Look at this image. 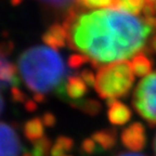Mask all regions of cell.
I'll list each match as a JSON object with an SVG mask.
<instances>
[{"label": "cell", "mask_w": 156, "mask_h": 156, "mask_svg": "<svg viewBox=\"0 0 156 156\" xmlns=\"http://www.w3.org/2000/svg\"><path fill=\"white\" fill-rule=\"evenodd\" d=\"M68 34L66 29L64 28L63 24H52L49 27L48 30L42 35V41L50 48L58 50V49L64 48L67 42Z\"/></svg>", "instance_id": "7"}, {"label": "cell", "mask_w": 156, "mask_h": 156, "mask_svg": "<svg viewBox=\"0 0 156 156\" xmlns=\"http://www.w3.org/2000/svg\"><path fill=\"white\" fill-rule=\"evenodd\" d=\"M25 104V110L29 113H34L37 110V103L34 100H27Z\"/></svg>", "instance_id": "26"}, {"label": "cell", "mask_w": 156, "mask_h": 156, "mask_svg": "<svg viewBox=\"0 0 156 156\" xmlns=\"http://www.w3.org/2000/svg\"><path fill=\"white\" fill-rule=\"evenodd\" d=\"M33 100H34L36 103H42L44 100H46V97H44V93H34Z\"/></svg>", "instance_id": "27"}, {"label": "cell", "mask_w": 156, "mask_h": 156, "mask_svg": "<svg viewBox=\"0 0 156 156\" xmlns=\"http://www.w3.org/2000/svg\"><path fill=\"white\" fill-rule=\"evenodd\" d=\"M88 86L78 75H69L65 81V91L72 101H79L88 92Z\"/></svg>", "instance_id": "10"}, {"label": "cell", "mask_w": 156, "mask_h": 156, "mask_svg": "<svg viewBox=\"0 0 156 156\" xmlns=\"http://www.w3.org/2000/svg\"><path fill=\"white\" fill-rule=\"evenodd\" d=\"M65 156H72V155H65Z\"/></svg>", "instance_id": "33"}, {"label": "cell", "mask_w": 156, "mask_h": 156, "mask_svg": "<svg viewBox=\"0 0 156 156\" xmlns=\"http://www.w3.org/2000/svg\"><path fill=\"white\" fill-rule=\"evenodd\" d=\"M153 149H154V153L156 155V134H155V138H154V141H153Z\"/></svg>", "instance_id": "31"}, {"label": "cell", "mask_w": 156, "mask_h": 156, "mask_svg": "<svg viewBox=\"0 0 156 156\" xmlns=\"http://www.w3.org/2000/svg\"><path fill=\"white\" fill-rule=\"evenodd\" d=\"M134 83V73L128 61L115 62L99 68L94 89L102 99L126 97Z\"/></svg>", "instance_id": "3"}, {"label": "cell", "mask_w": 156, "mask_h": 156, "mask_svg": "<svg viewBox=\"0 0 156 156\" xmlns=\"http://www.w3.org/2000/svg\"><path fill=\"white\" fill-rule=\"evenodd\" d=\"M80 77L83 78V80L86 83V85L89 87H93L95 86V80H97V76L91 72L90 69H83L80 74Z\"/></svg>", "instance_id": "22"}, {"label": "cell", "mask_w": 156, "mask_h": 156, "mask_svg": "<svg viewBox=\"0 0 156 156\" xmlns=\"http://www.w3.org/2000/svg\"><path fill=\"white\" fill-rule=\"evenodd\" d=\"M132 104L142 118L151 126H156V72L144 77L138 83Z\"/></svg>", "instance_id": "4"}, {"label": "cell", "mask_w": 156, "mask_h": 156, "mask_svg": "<svg viewBox=\"0 0 156 156\" xmlns=\"http://www.w3.org/2000/svg\"><path fill=\"white\" fill-rule=\"evenodd\" d=\"M24 134L26 139L32 142H36L44 136V125L41 118L34 117L27 120L24 125Z\"/></svg>", "instance_id": "13"}, {"label": "cell", "mask_w": 156, "mask_h": 156, "mask_svg": "<svg viewBox=\"0 0 156 156\" xmlns=\"http://www.w3.org/2000/svg\"><path fill=\"white\" fill-rule=\"evenodd\" d=\"M88 62H90L89 58L81 53H76V54H72L69 58H68V66L71 69H78V68H80L83 64L88 63Z\"/></svg>", "instance_id": "19"}, {"label": "cell", "mask_w": 156, "mask_h": 156, "mask_svg": "<svg viewBox=\"0 0 156 156\" xmlns=\"http://www.w3.org/2000/svg\"><path fill=\"white\" fill-rule=\"evenodd\" d=\"M63 26L69 47L88 56L93 67L133 58L153 32L142 19L116 9L78 14L71 8Z\"/></svg>", "instance_id": "1"}, {"label": "cell", "mask_w": 156, "mask_h": 156, "mask_svg": "<svg viewBox=\"0 0 156 156\" xmlns=\"http://www.w3.org/2000/svg\"><path fill=\"white\" fill-rule=\"evenodd\" d=\"M131 116L132 114L129 107L119 101L116 100L108 106L107 117L112 125H115V126L126 125L130 120Z\"/></svg>", "instance_id": "8"}, {"label": "cell", "mask_w": 156, "mask_h": 156, "mask_svg": "<svg viewBox=\"0 0 156 156\" xmlns=\"http://www.w3.org/2000/svg\"><path fill=\"white\" fill-rule=\"evenodd\" d=\"M116 156H145V155L136 153V152H122V153L117 154Z\"/></svg>", "instance_id": "28"}, {"label": "cell", "mask_w": 156, "mask_h": 156, "mask_svg": "<svg viewBox=\"0 0 156 156\" xmlns=\"http://www.w3.org/2000/svg\"><path fill=\"white\" fill-rule=\"evenodd\" d=\"M76 3L87 9H119V0H76Z\"/></svg>", "instance_id": "15"}, {"label": "cell", "mask_w": 156, "mask_h": 156, "mask_svg": "<svg viewBox=\"0 0 156 156\" xmlns=\"http://www.w3.org/2000/svg\"><path fill=\"white\" fill-rule=\"evenodd\" d=\"M122 143L125 147L132 152H139L146 144V133L144 126L139 122H132L129 127L122 130L120 134Z\"/></svg>", "instance_id": "6"}, {"label": "cell", "mask_w": 156, "mask_h": 156, "mask_svg": "<svg viewBox=\"0 0 156 156\" xmlns=\"http://www.w3.org/2000/svg\"><path fill=\"white\" fill-rule=\"evenodd\" d=\"M23 1H24V0H10V2H11V5H12L13 7H17V5H21Z\"/></svg>", "instance_id": "29"}, {"label": "cell", "mask_w": 156, "mask_h": 156, "mask_svg": "<svg viewBox=\"0 0 156 156\" xmlns=\"http://www.w3.org/2000/svg\"><path fill=\"white\" fill-rule=\"evenodd\" d=\"M99 145L101 152L112 150L117 142V132L115 129H102L95 131L91 136Z\"/></svg>", "instance_id": "12"}, {"label": "cell", "mask_w": 156, "mask_h": 156, "mask_svg": "<svg viewBox=\"0 0 156 156\" xmlns=\"http://www.w3.org/2000/svg\"><path fill=\"white\" fill-rule=\"evenodd\" d=\"M71 106L75 107L77 110L81 111L85 114L95 116L101 112V104L98 101L92 99H87V100H79V101H69Z\"/></svg>", "instance_id": "14"}, {"label": "cell", "mask_w": 156, "mask_h": 156, "mask_svg": "<svg viewBox=\"0 0 156 156\" xmlns=\"http://www.w3.org/2000/svg\"><path fill=\"white\" fill-rule=\"evenodd\" d=\"M22 143L13 127L0 122V156H20Z\"/></svg>", "instance_id": "5"}, {"label": "cell", "mask_w": 156, "mask_h": 156, "mask_svg": "<svg viewBox=\"0 0 156 156\" xmlns=\"http://www.w3.org/2000/svg\"><path fill=\"white\" fill-rule=\"evenodd\" d=\"M144 50L145 51H147L149 53H156V34H154L153 36H152V38L150 39L149 41V46H147V48H144Z\"/></svg>", "instance_id": "25"}, {"label": "cell", "mask_w": 156, "mask_h": 156, "mask_svg": "<svg viewBox=\"0 0 156 156\" xmlns=\"http://www.w3.org/2000/svg\"><path fill=\"white\" fill-rule=\"evenodd\" d=\"M130 64L134 75L138 77H146L152 73V69H153V62L145 52H140L136 54L131 58Z\"/></svg>", "instance_id": "11"}, {"label": "cell", "mask_w": 156, "mask_h": 156, "mask_svg": "<svg viewBox=\"0 0 156 156\" xmlns=\"http://www.w3.org/2000/svg\"><path fill=\"white\" fill-rule=\"evenodd\" d=\"M52 149V143L50 141L48 136H44L41 139H39L38 141L34 142L32 150V155L33 156H47L48 153L51 151Z\"/></svg>", "instance_id": "18"}, {"label": "cell", "mask_w": 156, "mask_h": 156, "mask_svg": "<svg viewBox=\"0 0 156 156\" xmlns=\"http://www.w3.org/2000/svg\"><path fill=\"white\" fill-rule=\"evenodd\" d=\"M81 151L87 155H92L94 153H98L99 151V145L95 143V141L92 138H86L83 142H81Z\"/></svg>", "instance_id": "20"}, {"label": "cell", "mask_w": 156, "mask_h": 156, "mask_svg": "<svg viewBox=\"0 0 156 156\" xmlns=\"http://www.w3.org/2000/svg\"><path fill=\"white\" fill-rule=\"evenodd\" d=\"M11 98L16 103H25L26 102V94L23 92L19 87L11 88Z\"/></svg>", "instance_id": "23"}, {"label": "cell", "mask_w": 156, "mask_h": 156, "mask_svg": "<svg viewBox=\"0 0 156 156\" xmlns=\"http://www.w3.org/2000/svg\"><path fill=\"white\" fill-rule=\"evenodd\" d=\"M20 79L17 77V68L14 64L7 61L5 56L0 58V87L5 88L8 86L19 87Z\"/></svg>", "instance_id": "9"}, {"label": "cell", "mask_w": 156, "mask_h": 156, "mask_svg": "<svg viewBox=\"0 0 156 156\" xmlns=\"http://www.w3.org/2000/svg\"><path fill=\"white\" fill-rule=\"evenodd\" d=\"M23 156H33V155H32V153H25Z\"/></svg>", "instance_id": "32"}, {"label": "cell", "mask_w": 156, "mask_h": 156, "mask_svg": "<svg viewBox=\"0 0 156 156\" xmlns=\"http://www.w3.org/2000/svg\"><path fill=\"white\" fill-rule=\"evenodd\" d=\"M38 1H41V2L46 3V5H50V7L58 8V9H61V8H68L73 5V3L75 2L76 0H38Z\"/></svg>", "instance_id": "21"}, {"label": "cell", "mask_w": 156, "mask_h": 156, "mask_svg": "<svg viewBox=\"0 0 156 156\" xmlns=\"http://www.w3.org/2000/svg\"><path fill=\"white\" fill-rule=\"evenodd\" d=\"M3 99H2V97H1V94H0V115H1V113H2V111H3Z\"/></svg>", "instance_id": "30"}, {"label": "cell", "mask_w": 156, "mask_h": 156, "mask_svg": "<svg viewBox=\"0 0 156 156\" xmlns=\"http://www.w3.org/2000/svg\"><path fill=\"white\" fill-rule=\"evenodd\" d=\"M17 67L29 90L48 93L65 83L67 74L63 58L56 50L47 46H35L19 58Z\"/></svg>", "instance_id": "2"}, {"label": "cell", "mask_w": 156, "mask_h": 156, "mask_svg": "<svg viewBox=\"0 0 156 156\" xmlns=\"http://www.w3.org/2000/svg\"><path fill=\"white\" fill-rule=\"evenodd\" d=\"M42 119V122H44V125L46 127H54L56 124V117L55 115L53 114V113L51 112H46L44 115H42L41 117Z\"/></svg>", "instance_id": "24"}, {"label": "cell", "mask_w": 156, "mask_h": 156, "mask_svg": "<svg viewBox=\"0 0 156 156\" xmlns=\"http://www.w3.org/2000/svg\"><path fill=\"white\" fill-rule=\"evenodd\" d=\"M74 147V140L69 136H60L55 140L50 151L51 156H65L66 152H69Z\"/></svg>", "instance_id": "16"}, {"label": "cell", "mask_w": 156, "mask_h": 156, "mask_svg": "<svg viewBox=\"0 0 156 156\" xmlns=\"http://www.w3.org/2000/svg\"><path fill=\"white\" fill-rule=\"evenodd\" d=\"M119 9L132 15H139L142 12L145 0H119Z\"/></svg>", "instance_id": "17"}]
</instances>
